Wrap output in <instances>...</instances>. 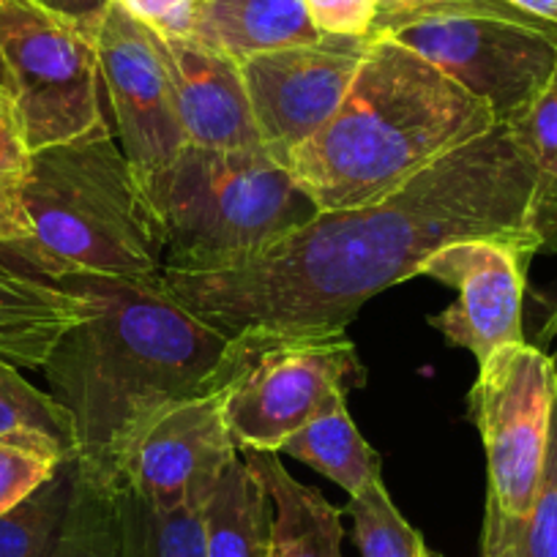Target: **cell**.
<instances>
[{"instance_id":"8","label":"cell","mask_w":557,"mask_h":557,"mask_svg":"<svg viewBox=\"0 0 557 557\" xmlns=\"http://www.w3.org/2000/svg\"><path fill=\"white\" fill-rule=\"evenodd\" d=\"M244 356L224 394L227 426L244 454H282L296 432L367 380L347 334L265 342Z\"/></svg>"},{"instance_id":"20","label":"cell","mask_w":557,"mask_h":557,"mask_svg":"<svg viewBox=\"0 0 557 557\" xmlns=\"http://www.w3.org/2000/svg\"><path fill=\"white\" fill-rule=\"evenodd\" d=\"M282 454L329 475L350 497L361 495L363 490L383 481L380 479V454L363 441L358 426L352 424L347 401L309 421L282 446Z\"/></svg>"},{"instance_id":"27","label":"cell","mask_w":557,"mask_h":557,"mask_svg":"<svg viewBox=\"0 0 557 557\" xmlns=\"http://www.w3.org/2000/svg\"><path fill=\"white\" fill-rule=\"evenodd\" d=\"M309 20L323 36L367 39L377 23L374 0H304Z\"/></svg>"},{"instance_id":"26","label":"cell","mask_w":557,"mask_h":557,"mask_svg":"<svg viewBox=\"0 0 557 557\" xmlns=\"http://www.w3.org/2000/svg\"><path fill=\"white\" fill-rule=\"evenodd\" d=\"M63 459L0 443V517L12 511L34 490H39Z\"/></svg>"},{"instance_id":"17","label":"cell","mask_w":557,"mask_h":557,"mask_svg":"<svg viewBox=\"0 0 557 557\" xmlns=\"http://www.w3.org/2000/svg\"><path fill=\"white\" fill-rule=\"evenodd\" d=\"M189 39L244 63L282 47L312 45L323 34L309 20L304 0H200Z\"/></svg>"},{"instance_id":"1","label":"cell","mask_w":557,"mask_h":557,"mask_svg":"<svg viewBox=\"0 0 557 557\" xmlns=\"http://www.w3.org/2000/svg\"><path fill=\"white\" fill-rule=\"evenodd\" d=\"M459 240H492L533 260L557 251V178L508 123L457 148L388 197L320 211L285 238L227 265L164 268L162 287L240 350L347 334L356 314Z\"/></svg>"},{"instance_id":"13","label":"cell","mask_w":557,"mask_h":557,"mask_svg":"<svg viewBox=\"0 0 557 557\" xmlns=\"http://www.w3.org/2000/svg\"><path fill=\"white\" fill-rule=\"evenodd\" d=\"M367 39L323 36L312 45L282 47L240 63L260 146L287 164L290 153L312 139L345 101Z\"/></svg>"},{"instance_id":"10","label":"cell","mask_w":557,"mask_h":557,"mask_svg":"<svg viewBox=\"0 0 557 557\" xmlns=\"http://www.w3.org/2000/svg\"><path fill=\"white\" fill-rule=\"evenodd\" d=\"M0 557H128V486L79 454L66 457L0 517Z\"/></svg>"},{"instance_id":"34","label":"cell","mask_w":557,"mask_h":557,"mask_svg":"<svg viewBox=\"0 0 557 557\" xmlns=\"http://www.w3.org/2000/svg\"><path fill=\"white\" fill-rule=\"evenodd\" d=\"M377 3V17L383 14H401V12H412L418 7H426L430 0H374Z\"/></svg>"},{"instance_id":"24","label":"cell","mask_w":557,"mask_h":557,"mask_svg":"<svg viewBox=\"0 0 557 557\" xmlns=\"http://www.w3.org/2000/svg\"><path fill=\"white\" fill-rule=\"evenodd\" d=\"M352 539L361 557H426V544L416 528L399 513L383 481L350 497Z\"/></svg>"},{"instance_id":"22","label":"cell","mask_w":557,"mask_h":557,"mask_svg":"<svg viewBox=\"0 0 557 557\" xmlns=\"http://www.w3.org/2000/svg\"><path fill=\"white\" fill-rule=\"evenodd\" d=\"M481 557H557V405L533 511L513 519L486 506Z\"/></svg>"},{"instance_id":"14","label":"cell","mask_w":557,"mask_h":557,"mask_svg":"<svg viewBox=\"0 0 557 557\" xmlns=\"http://www.w3.org/2000/svg\"><path fill=\"white\" fill-rule=\"evenodd\" d=\"M522 255L492 240H459L421 262L418 276H430L457 290V301L430 318L448 345L473 352L481 363L500 347L522 345L524 273Z\"/></svg>"},{"instance_id":"5","label":"cell","mask_w":557,"mask_h":557,"mask_svg":"<svg viewBox=\"0 0 557 557\" xmlns=\"http://www.w3.org/2000/svg\"><path fill=\"white\" fill-rule=\"evenodd\" d=\"M143 189L162 230L164 268L181 271L244 260L320 213L265 148L186 146Z\"/></svg>"},{"instance_id":"19","label":"cell","mask_w":557,"mask_h":557,"mask_svg":"<svg viewBox=\"0 0 557 557\" xmlns=\"http://www.w3.org/2000/svg\"><path fill=\"white\" fill-rule=\"evenodd\" d=\"M271 495L260 475L235 457L202 506L206 557H265L271 549Z\"/></svg>"},{"instance_id":"25","label":"cell","mask_w":557,"mask_h":557,"mask_svg":"<svg viewBox=\"0 0 557 557\" xmlns=\"http://www.w3.org/2000/svg\"><path fill=\"white\" fill-rule=\"evenodd\" d=\"M508 126L530 159L544 173L557 178V69L541 94L530 101L528 110L513 117Z\"/></svg>"},{"instance_id":"11","label":"cell","mask_w":557,"mask_h":557,"mask_svg":"<svg viewBox=\"0 0 557 557\" xmlns=\"http://www.w3.org/2000/svg\"><path fill=\"white\" fill-rule=\"evenodd\" d=\"M227 388L153 412L117 454V475L148 506H206L219 475L238 457L224 416Z\"/></svg>"},{"instance_id":"35","label":"cell","mask_w":557,"mask_h":557,"mask_svg":"<svg viewBox=\"0 0 557 557\" xmlns=\"http://www.w3.org/2000/svg\"><path fill=\"white\" fill-rule=\"evenodd\" d=\"M0 96L3 99H9L14 104V83H12V72H9L7 66V58H3V52H0Z\"/></svg>"},{"instance_id":"3","label":"cell","mask_w":557,"mask_h":557,"mask_svg":"<svg viewBox=\"0 0 557 557\" xmlns=\"http://www.w3.org/2000/svg\"><path fill=\"white\" fill-rule=\"evenodd\" d=\"M497 123L492 107L457 79L372 34L345 101L290 153L287 170L318 211L369 206Z\"/></svg>"},{"instance_id":"18","label":"cell","mask_w":557,"mask_h":557,"mask_svg":"<svg viewBox=\"0 0 557 557\" xmlns=\"http://www.w3.org/2000/svg\"><path fill=\"white\" fill-rule=\"evenodd\" d=\"M246 465L260 475L271 495L273 544L278 557H342V511L318 490L287 473L278 454L246 451Z\"/></svg>"},{"instance_id":"9","label":"cell","mask_w":557,"mask_h":557,"mask_svg":"<svg viewBox=\"0 0 557 557\" xmlns=\"http://www.w3.org/2000/svg\"><path fill=\"white\" fill-rule=\"evenodd\" d=\"M557 405V363L541 347L508 345L479 367L470 416L486 451V506L522 519L533 511Z\"/></svg>"},{"instance_id":"7","label":"cell","mask_w":557,"mask_h":557,"mask_svg":"<svg viewBox=\"0 0 557 557\" xmlns=\"http://www.w3.org/2000/svg\"><path fill=\"white\" fill-rule=\"evenodd\" d=\"M0 52L14 83V117L28 157L115 137L96 39L30 0H0Z\"/></svg>"},{"instance_id":"28","label":"cell","mask_w":557,"mask_h":557,"mask_svg":"<svg viewBox=\"0 0 557 557\" xmlns=\"http://www.w3.org/2000/svg\"><path fill=\"white\" fill-rule=\"evenodd\" d=\"M159 36H189L195 0H112Z\"/></svg>"},{"instance_id":"36","label":"cell","mask_w":557,"mask_h":557,"mask_svg":"<svg viewBox=\"0 0 557 557\" xmlns=\"http://www.w3.org/2000/svg\"><path fill=\"white\" fill-rule=\"evenodd\" d=\"M271 535H273V533H271ZM265 557H278V549H276V544H273V539H271V549H268Z\"/></svg>"},{"instance_id":"15","label":"cell","mask_w":557,"mask_h":557,"mask_svg":"<svg viewBox=\"0 0 557 557\" xmlns=\"http://www.w3.org/2000/svg\"><path fill=\"white\" fill-rule=\"evenodd\" d=\"M159 47L189 146L262 148L238 61L189 36H159Z\"/></svg>"},{"instance_id":"21","label":"cell","mask_w":557,"mask_h":557,"mask_svg":"<svg viewBox=\"0 0 557 557\" xmlns=\"http://www.w3.org/2000/svg\"><path fill=\"white\" fill-rule=\"evenodd\" d=\"M0 443L66 459L77 454V430L66 407L0 358Z\"/></svg>"},{"instance_id":"12","label":"cell","mask_w":557,"mask_h":557,"mask_svg":"<svg viewBox=\"0 0 557 557\" xmlns=\"http://www.w3.org/2000/svg\"><path fill=\"white\" fill-rule=\"evenodd\" d=\"M96 52L112 128L134 175L146 184L189 146L159 36L112 3L96 34Z\"/></svg>"},{"instance_id":"31","label":"cell","mask_w":557,"mask_h":557,"mask_svg":"<svg viewBox=\"0 0 557 557\" xmlns=\"http://www.w3.org/2000/svg\"><path fill=\"white\" fill-rule=\"evenodd\" d=\"M28 151L17 132V117H14V104L0 96V175L23 178L28 170Z\"/></svg>"},{"instance_id":"23","label":"cell","mask_w":557,"mask_h":557,"mask_svg":"<svg viewBox=\"0 0 557 557\" xmlns=\"http://www.w3.org/2000/svg\"><path fill=\"white\" fill-rule=\"evenodd\" d=\"M128 557H206L202 506L162 511L128 492Z\"/></svg>"},{"instance_id":"2","label":"cell","mask_w":557,"mask_h":557,"mask_svg":"<svg viewBox=\"0 0 557 557\" xmlns=\"http://www.w3.org/2000/svg\"><path fill=\"white\" fill-rule=\"evenodd\" d=\"M94 314L74 325L47 363L50 394L69 410L77 454L117 475V454L153 412L227 388L246 356L159 282L66 276ZM123 481V479H121Z\"/></svg>"},{"instance_id":"37","label":"cell","mask_w":557,"mask_h":557,"mask_svg":"<svg viewBox=\"0 0 557 557\" xmlns=\"http://www.w3.org/2000/svg\"><path fill=\"white\" fill-rule=\"evenodd\" d=\"M426 557H435V555H432V552H426Z\"/></svg>"},{"instance_id":"29","label":"cell","mask_w":557,"mask_h":557,"mask_svg":"<svg viewBox=\"0 0 557 557\" xmlns=\"http://www.w3.org/2000/svg\"><path fill=\"white\" fill-rule=\"evenodd\" d=\"M20 181L23 178L0 175V249L3 251L20 249L34 235L23 195H20Z\"/></svg>"},{"instance_id":"30","label":"cell","mask_w":557,"mask_h":557,"mask_svg":"<svg viewBox=\"0 0 557 557\" xmlns=\"http://www.w3.org/2000/svg\"><path fill=\"white\" fill-rule=\"evenodd\" d=\"M30 3L45 9L52 17L85 30V34L94 36V39L112 7V0H30Z\"/></svg>"},{"instance_id":"33","label":"cell","mask_w":557,"mask_h":557,"mask_svg":"<svg viewBox=\"0 0 557 557\" xmlns=\"http://www.w3.org/2000/svg\"><path fill=\"white\" fill-rule=\"evenodd\" d=\"M539 345H549L552 347L549 356L555 358V363H557V301H555V307L549 309V314H546L544 325H541Z\"/></svg>"},{"instance_id":"32","label":"cell","mask_w":557,"mask_h":557,"mask_svg":"<svg viewBox=\"0 0 557 557\" xmlns=\"http://www.w3.org/2000/svg\"><path fill=\"white\" fill-rule=\"evenodd\" d=\"M508 7L519 9V12L530 14V17L549 23L557 28V0H503Z\"/></svg>"},{"instance_id":"6","label":"cell","mask_w":557,"mask_h":557,"mask_svg":"<svg viewBox=\"0 0 557 557\" xmlns=\"http://www.w3.org/2000/svg\"><path fill=\"white\" fill-rule=\"evenodd\" d=\"M372 34L388 36L430 61L511 123L557 69V28L503 0H430L383 14Z\"/></svg>"},{"instance_id":"4","label":"cell","mask_w":557,"mask_h":557,"mask_svg":"<svg viewBox=\"0 0 557 557\" xmlns=\"http://www.w3.org/2000/svg\"><path fill=\"white\" fill-rule=\"evenodd\" d=\"M20 195L34 235L7 255L41 276L162 278V230L115 137L34 153Z\"/></svg>"},{"instance_id":"16","label":"cell","mask_w":557,"mask_h":557,"mask_svg":"<svg viewBox=\"0 0 557 557\" xmlns=\"http://www.w3.org/2000/svg\"><path fill=\"white\" fill-rule=\"evenodd\" d=\"M94 314L85 293L41 276L0 249V358L41 369L58 342Z\"/></svg>"}]
</instances>
